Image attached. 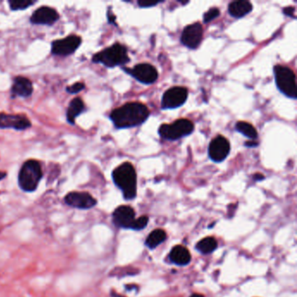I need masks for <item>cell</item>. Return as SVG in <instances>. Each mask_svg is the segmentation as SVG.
I'll list each match as a JSON object with an SVG mask.
<instances>
[{
  "label": "cell",
  "instance_id": "obj_1",
  "mask_svg": "<svg viewBox=\"0 0 297 297\" xmlns=\"http://www.w3.org/2000/svg\"><path fill=\"white\" fill-rule=\"evenodd\" d=\"M150 115L146 105L139 102L126 103L114 109L110 114V119L118 129L132 128L142 125Z\"/></svg>",
  "mask_w": 297,
  "mask_h": 297
},
{
  "label": "cell",
  "instance_id": "obj_2",
  "mask_svg": "<svg viewBox=\"0 0 297 297\" xmlns=\"http://www.w3.org/2000/svg\"><path fill=\"white\" fill-rule=\"evenodd\" d=\"M115 186L122 192L126 200L134 199L137 195V175L133 164L124 162L116 167L112 174Z\"/></svg>",
  "mask_w": 297,
  "mask_h": 297
},
{
  "label": "cell",
  "instance_id": "obj_3",
  "mask_svg": "<svg viewBox=\"0 0 297 297\" xmlns=\"http://www.w3.org/2000/svg\"><path fill=\"white\" fill-rule=\"evenodd\" d=\"M43 171L40 161L36 159H28L21 167L18 175V184L22 191L33 193L37 190Z\"/></svg>",
  "mask_w": 297,
  "mask_h": 297
},
{
  "label": "cell",
  "instance_id": "obj_4",
  "mask_svg": "<svg viewBox=\"0 0 297 297\" xmlns=\"http://www.w3.org/2000/svg\"><path fill=\"white\" fill-rule=\"evenodd\" d=\"M92 61L96 64H102L108 68H114L128 63L130 59L126 47L119 43H115L106 49L95 53Z\"/></svg>",
  "mask_w": 297,
  "mask_h": 297
},
{
  "label": "cell",
  "instance_id": "obj_5",
  "mask_svg": "<svg viewBox=\"0 0 297 297\" xmlns=\"http://www.w3.org/2000/svg\"><path fill=\"white\" fill-rule=\"evenodd\" d=\"M275 80L277 88L288 98L296 99L297 98L296 74L292 70L284 66L277 65L274 67Z\"/></svg>",
  "mask_w": 297,
  "mask_h": 297
},
{
  "label": "cell",
  "instance_id": "obj_6",
  "mask_svg": "<svg viewBox=\"0 0 297 297\" xmlns=\"http://www.w3.org/2000/svg\"><path fill=\"white\" fill-rule=\"evenodd\" d=\"M195 130V126L192 121L187 119H179L170 125L162 124L159 126V136L167 140H177L191 135Z\"/></svg>",
  "mask_w": 297,
  "mask_h": 297
},
{
  "label": "cell",
  "instance_id": "obj_7",
  "mask_svg": "<svg viewBox=\"0 0 297 297\" xmlns=\"http://www.w3.org/2000/svg\"><path fill=\"white\" fill-rule=\"evenodd\" d=\"M64 203L70 208L79 210H89L94 208L98 201L87 192L72 191L65 195Z\"/></svg>",
  "mask_w": 297,
  "mask_h": 297
},
{
  "label": "cell",
  "instance_id": "obj_8",
  "mask_svg": "<svg viewBox=\"0 0 297 297\" xmlns=\"http://www.w3.org/2000/svg\"><path fill=\"white\" fill-rule=\"evenodd\" d=\"M81 38L77 35H69L65 39L52 42L51 53L56 56H70L74 54L81 45Z\"/></svg>",
  "mask_w": 297,
  "mask_h": 297
},
{
  "label": "cell",
  "instance_id": "obj_9",
  "mask_svg": "<svg viewBox=\"0 0 297 297\" xmlns=\"http://www.w3.org/2000/svg\"><path fill=\"white\" fill-rule=\"evenodd\" d=\"M126 74H129L132 77L135 78L136 80L145 84V85H151L154 84L159 77V74L154 65L147 64V63H141L139 65H135L134 68H122Z\"/></svg>",
  "mask_w": 297,
  "mask_h": 297
},
{
  "label": "cell",
  "instance_id": "obj_10",
  "mask_svg": "<svg viewBox=\"0 0 297 297\" xmlns=\"http://www.w3.org/2000/svg\"><path fill=\"white\" fill-rule=\"evenodd\" d=\"M188 97V91L185 87L175 86L166 91L163 94L161 99V108L166 109H175L179 106H183Z\"/></svg>",
  "mask_w": 297,
  "mask_h": 297
},
{
  "label": "cell",
  "instance_id": "obj_11",
  "mask_svg": "<svg viewBox=\"0 0 297 297\" xmlns=\"http://www.w3.org/2000/svg\"><path fill=\"white\" fill-rule=\"evenodd\" d=\"M230 153V143L222 135H218L212 139L208 147L209 158L214 162H221Z\"/></svg>",
  "mask_w": 297,
  "mask_h": 297
},
{
  "label": "cell",
  "instance_id": "obj_12",
  "mask_svg": "<svg viewBox=\"0 0 297 297\" xmlns=\"http://www.w3.org/2000/svg\"><path fill=\"white\" fill-rule=\"evenodd\" d=\"M203 38V28L199 22L187 25L184 28L180 41L189 49H196Z\"/></svg>",
  "mask_w": 297,
  "mask_h": 297
},
{
  "label": "cell",
  "instance_id": "obj_13",
  "mask_svg": "<svg viewBox=\"0 0 297 297\" xmlns=\"http://www.w3.org/2000/svg\"><path fill=\"white\" fill-rule=\"evenodd\" d=\"M31 126L32 122L24 115L0 113V129L24 131L28 129Z\"/></svg>",
  "mask_w": 297,
  "mask_h": 297
},
{
  "label": "cell",
  "instance_id": "obj_14",
  "mask_svg": "<svg viewBox=\"0 0 297 297\" xmlns=\"http://www.w3.org/2000/svg\"><path fill=\"white\" fill-rule=\"evenodd\" d=\"M135 220V212L130 206L122 205L115 208L112 215V220L115 227L131 229Z\"/></svg>",
  "mask_w": 297,
  "mask_h": 297
},
{
  "label": "cell",
  "instance_id": "obj_15",
  "mask_svg": "<svg viewBox=\"0 0 297 297\" xmlns=\"http://www.w3.org/2000/svg\"><path fill=\"white\" fill-rule=\"evenodd\" d=\"M59 20V14L55 9L49 6H41L33 12L30 18L33 25L52 26Z\"/></svg>",
  "mask_w": 297,
  "mask_h": 297
},
{
  "label": "cell",
  "instance_id": "obj_16",
  "mask_svg": "<svg viewBox=\"0 0 297 297\" xmlns=\"http://www.w3.org/2000/svg\"><path fill=\"white\" fill-rule=\"evenodd\" d=\"M11 93L13 98H29L32 96L33 93V83L27 78L17 76L13 79Z\"/></svg>",
  "mask_w": 297,
  "mask_h": 297
},
{
  "label": "cell",
  "instance_id": "obj_17",
  "mask_svg": "<svg viewBox=\"0 0 297 297\" xmlns=\"http://www.w3.org/2000/svg\"><path fill=\"white\" fill-rule=\"evenodd\" d=\"M170 260L174 264L177 266H187L191 261V255L187 248H185L181 245L175 246L172 248L170 254H169Z\"/></svg>",
  "mask_w": 297,
  "mask_h": 297
},
{
  "label": "cell",
  "instance_id": "obj_18",
  "mask_svg": "<svg viewBox=\"0 0 297 297\" xmlns=\"http://www.w3.org/2000/svg\"><path fill=\"white\" fill-rule=\"evenodd\" d=\"M253 5L248 0L234 1L228 5V13L236 19H241L251 13Z\"/></svg>",
  "mask_w": 297,
  "mask_h": 297
},
{
  "label": "cell",
  "instance_id": "obj_19",
  "mask_svg": "<svg viewBox=\"0 0 297 297\" xmlns=\"http://www.w3.org/2000/svg\"><path fill=\"white\" fill-rule=\"evenodd\" d=\"M86 109L85 103L82 100L81 98H74L72 101L70 102L69 106L66 110V120L70 125L74 126L75 125V119L78 116L84 113Z\"/></svg>",
  "mask_w": 297,
  "mask_h": 297
},
{
  "label": "cell",
  "instance_id": "obj_20",
  "mask_svg": "<svg viewBox=\"0 0 297 297\" xmlns=\"http://www.w3.org/2000/svg\"><path fill=\"white\" fill-rule=\"evenodd\" d=\"M167 239V234L163 229H155L147 236L145 245L150 249H155Z\"/></svg>",
  "mask_w": 297,
  "mask_h": 297
},
{
  "label": "cell",
  "instance_id": "obj_21",
  "mask_svg": "<svg viewBox=\"0 0 297 297\" xmlns=\"http://www.w3.org/2000/svg\"><path fill=\"white\" fill-rule=\"evenodd\" d=\"M218 247L217 240L213 237H206L196 244V250L202 255H210Z\"/></svg>",
  "mask_w": 297,
  "mask_h": 297
},
{
  "label": "cell",
  "instance_id": "obj_22",
  "mask_svg": "<svg viewBox=\"0 0 297 297\" xmlns=\"http://www.w3.org/2000/svg\"><path fill=\"white\" fill-rule=\"evenodd\" d=\"M236 129L241 135H244L245 137L251 139L252 140L257 139L258 137L257 129L250 123L239 121V122L236 123Z\"/></svg>",
  "mask_w": 297,
  "mask_h": 297
},
{
  "label": "cell",
  "instance_id": "obj_23",
  "mask_svg": "<svg viewBox=\"0 0 297 297\" xmlns=\"http://www.w3.org/2000/svg\"><path fill=\"white\" fill-rule=\"evenodd\" d=\"M36 1H31V0H9L8 4L10 9L12 11H24L28 9L30 6L35 4Z\"/></svg>",
  "mask_w": 297,
  "mask_h": 297
},
{
  "label": "cell",
  "instance_id": "obj_24",
  "mask_svg": "<svg viewBox=\"0 0 297 297\" xmlns=\"http://www.w3.org/2000/svg\"><path fill=\"white\" fill-rule=\"evenodd\" d=\"M148 221H149V218L147 216H140L138 219H135L131 229L132 230H135V231L142 230V229L147 227Z\"/></svg>",
  "mask_w": 297,
  "mask_h": 297
},
{
  "label": "cell",
  "instance_id": "obj_25",
  "mask_svg": "<svg viewBox=\"0 0 297 297\" xmlns=\"http://www.w3.org/2000/svg\"><path fill=\"white\" fill-rule=\"evenodd\" d=\"M220 10L218 8H211L208 10L207 13H205L203 16V21L205 23H209L212 20H216L220 16Z\"/></svg>",
  "mask_w": 297,
  "mask_h": 297
},
{
  "label": "cell",
  "instance_id": "obj_26",
  "mask_svg": "<svg viewBox=\"0 0 297 297\" xmlns=\"http://www.w3.org/2000/svg\"><path fill=\"white\" fill-rule=\"evenodd\" d=\"M86 88V85L84 83L81 82H76L74 83V85L72 86H67L65 88V91L71 94H76L79 92H81L82 90H84Z\"/></svg>",
  "mask_w": 297,
  "mask_h": 297
},
{
  "label": "cell",
  "instance_id": "obj_27",
  "mask_svg": "<svg viewBox=\"0 0 297 297\" xmlns=\"http://www.w3.org/2000/svg\"><path fill=\"white\" fill-rule=\"evenodd\" d=\"M163 1H155V2H150V1H138V4L139 7H142V8H147V7H152V6H155L157 4L162 3Z\"/></svg>",
  "mask_w": 297,
  "mask_h": 297
},
{
  "label": "cell",
  "instance_id": "obj_28",
  "mask_svg": "<svg viewBox=\"0 0 297 297\" xmlns=\"http://www.w3.org/2000/svg\"><path fill=\"white\" fill-rule=\"evenodd\" d=\"M282 12H283V13H284L286 16L296 19V15H295V13H296V8L293 7V6H288V7L283 9Z\"/></svg>",
  "mask_w": 297,
  "mask_h": 297
},
{
  "label": "cell",
  "instance_id": "obj_29",
  "mask_svg": "<svg viewBox=\"0 0 297 297\" xmlns=\"http://www.w3.org/2000/svg\"><path fill=\"white\" fill-rule=\"evenodd\" d=\"M107 19H108V23L117 25L116 22H115V21H116V17L114 16V13L110 12V11L107 12Z\"/></svg>",
  "mask_w": 297,
  "mask_h": 297
},
{
  "label": "cell",
  "instance_id": "obj_30",
  "mask_svg": "<svg viewBox=\"0 0 297 297\" xmlns=\"http://www.w3.org/2000/svg\"><path fill=\"white\" fill-rule=\"evenodd\" d=\"M245 146L248 147H257L258 146V143L256 142L255 140L248 141V142L245 143Z\"/></svg>",
  "mask_w": 297,
  "mask_h": 297
},
{
  "label": "cell",
  "instance_id": "obj_31",
  "mask_svg": "<svg viewBox=\"0 0 297 297\" xmlns=\"http://www.w3.org/2000/svg\"><path fill=\"white\" fill-rule=\"evenodd\" d=\"M264 175H261V174H257V175L254 176V179H255V180H257V181L262 180V179H264Z\"/></svg>",
  "mask_w": 297,
  "mask_h": 297
},
{
  "label": "cell",
  "instance_id": "obj_32",
  "mask_svg": "<svg viewBox=\"0 0 297 297\" xmlns=\"http://www.w3.org/2000/svg\"><path fill=\"white\" fill-rule=\"evenodd\" d=\"M6 175L7 174L5 173V172L0 171V181L2 180V179H4L5 177H6Z\"/></svg>",
  "mask_w": 297,
  "mask_h": 297
},
{
  "label": "cell",
  "instance_id": "obj_33",
  "mask_svg": "<svg viewBox=\"0 0 297 297\" xmlns=\"http://www.w3.org/2000/svg\"><path fill=\"white\" fill-rule=\"evenodd\" d=\"M111 297H121V296H119V295H118V294L115 293V292H114V291H112V292H111Z\"/></svg>",
  "mask_w": 297,
  "mask_h": 297
},
{
  "label": "cell",
  "instance_id": "obj_34",
  "mask_svg": "<svg viewBox=\"0 0 297 297\" xmlns=\"http://www.w3.org/2000/svg\"><path fill=\"white\" fill-rule=\"evenodd\" d=\"M190 297H204L202 295H199V294H193L190 296Z\"/></svg>",
  "mask_w": 297,
  "mask_h": 297
}]
</instances>
